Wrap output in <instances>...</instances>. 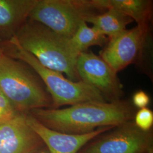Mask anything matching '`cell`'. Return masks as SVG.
Segmentation results:
<instances>
[{"label": "cell", "mask_w": 153, "mask_h": 153, "mask_svg": "<svg viewBox=\"0 0 153 153\" xmlns=\"http://www.w3.org/2000/svg\"><path fill=\"white\" fill-rule=\"evenodd\" d=\"M0 91L18 112L52 108V101L42 79L21 61L0 57Z\"/></svg>", "instance_id": "obj_3"}, {"label": "cell", "mask_w": 153, "mask_h": 153, "mask_svg": "<svg viewBox=\"0 0 153 153\" xmlns=\"http://www.w3.org/2000/svg\"><path fill=\"white\" fill-rule=\"evenodd\" d=\"M4 55V53H3V51H2V49L1 48V47H0V57L1 56H3Z\"/></svg>", "instance_id": "obj_19"}, {"label": "cell", "mask_w": 153, "mask_h": 153, "mask_svg": "<svg viewBox=\"0 0 153 153\" xmlns=\"http://www.w3.org/2000/svg\"><path fill=\"white\" fill-rule=\"evenodd\" d=\"M105 10L98 0H38L28 19L69 39L81 23Z\"/></svg>", "instance_id": "obj_5"}, {"label": "cell", "mask_w": 153, "mask_h": 153, "mask_svg": "<svg viewBox=\"0 0 153 153\" xmlns=\"http://www.w3.org/2000/svg\"><path fill=\"white\" fill-rule=\"evenodd\" d=\"M4 55L21 61L31 67L43 82L52 101V108L86 102H107L98 90L82 82H74L63 74L43 65L34 56L18 45L14 39L0 44Z\"/></svg>", "instance_id": "obj_4"}, {"label": "cell", "mask_w": 153, "mask_h": 153, "mask_svg": "<svg viewBox=\"0 0 153 153\" xmlns=\"http://www.w3.org/2000/svg\"><path fill=\"white\" fill-rule=\"evenodd\" d=\"M38 0H0V42L13 38Z\"/></svg>", "instance_id": "obj_11"}, {"label": "cell", "mask_w": 153, "mask_h": 153, "mask_svg": "<svg viewBox=\"0 0 153 153\" xmlns=\"http://www.w3.org/2000/svg\"><path fill=\"white\" fill-rule=\"evenodd\" d=\"M150 99L148 94L142 90H139L134 93L132 98L133 105L139 109L147 107Z\"/></svg>", "instance_id": "obj_17"}, {"label": "cell", "mask_w": 153, "mask_h": 153, "mask_svg": "<svg viewBox=\"0 0 153 153\" xmlns=\"http://www.w3.org/2000/svg\"><path fill=\"white\" fill-rule=\"evenodd\" d=\"M69 44L74 52L78 55L88 51L92 46L103 47L108 42V39L97 29L89 27L85 22H82L71 38Z\"/></svg>", "instance_id": "obj_14"}, {"label": "cell", "mask_w": 153, "mask_h": 153, "mask_svg": "<svg viewBox=\"0 0 153 153\" xmlns=\"http://www.w3.org/2000/svg\"><path fill=\"white\" fill-rule=\"evenodd\" d=\"M149 31V27L140 26L126 29L108 39L100 52V57L117 73L137 62L142 53Z\"/></svg>", "instance_id": "obj_8"}, {"label": "cell", "mask_w": 153, "mask_h": 153, "mask_svg": "<svg viewBox=\"0 0 153 153\" xmlns=\"http://www.w3.org/2000/svg\"><path fill=\"white\" fill-rule=\"evenodd\" d=\"M105 10L113 9L120 11L136 21L137 26L149 27L152 16L153 1L150 0H98Z\"/></svg>", "instance_id": "obj_12"}, {"label": "cell", "mask_w": 153, "mask_h": 153, "mask_svg": "<svg viewBox=\"0 0 153 153\" xmlns=\"http://www.w3.org/2000/svg\"><path fill=\"white\" fill-rule=\"evenodd\" d=\"M31 153H49L48 149L45 146H42L41 148H39L38 149L33 151V152Z\"/></svg>", "instance_id": "obj_18"}, {"label": "cell", "mask_w": 153, "mask_h": 153, "mask_svg": "<svg viewBox=\"0 0 153 153\" xmlns=\"http://www.w3.org/2000/svg\"><path fill=\"white\" fill-rule=\"evenodd\" d=\"M13 39L45 67L65 74L72 81H80L76 68L78 55L71 48L69 39L30 19L19 28Z\"/></svg>", "instance_id": "obj_2"}, {"label": "cell", "mask_w": 153, "mask_h": 153, "mask_svg": "<svg viewBox=\"0 0 153 153\" xmlns=\"http://www.w3.org/2000/svg\"><path fill=\"white\" fill-rule=\"evenodd\" d=\"M27 114L0 126V153H31L44 146L27 122Z\"/></svg>", "instance_id": "obj_9"}, {"label": "cell", "mask_w": 153, "mask_h": 153, "mask_svg": "<svg viewBox=\"0 0 153 153\" xmlns=\"http://www.w3.org/2000/svg\"><path fill=\"white\" fill-rule=\"evenodd\" d=\"M23 114L18 112L0 91V126L15 119Z\"/></svg>", "instance_id": "obj_16"}, {"label": "cell", "mask_w": 153, "mask_h": 153, "mask_svg": "<svg viewBox=\"0 0 153 153\" xmlns=\"http://www.w3.org/2000/svg\"><path fill=\"white\" fill-rule=\"evenodd\" d=\"M134 123L143 131L152 130L153 125V112L147 107L140 109L134 116Z\"/></svg>", "instance_id": "obj_15"}, {"label": "cell", "mask_w": 153, "mask_h": 153, "mask_svg": "<svg viewBox=\"0 0 153 153\" xmlns=\"http://www.w3.org/2000/svg\"><path fill=\"white\" fill-rule=\"evenodd\" d=\"M132 22L131 18L113 9H108L102 13L90 16L86 21L108 39L124 31L126 26Z\"/></svg>", "instance_id": "obj_13"}, {"label": "cell", "mask_w": 153, "mask_h": 153, "mask_svg": "<svg viewBox=\"0 0 153 153\" xmlns=\"http://www.w3.org/2000/svg\"><path fill=\"white\" fill-rule=\"evenodd\" d=\"M76 68L80 81L98 90L107 102L121 100L123 86L117 73L100 56L82 52L77 57Z\"/></svg>", "instance_id": "obj_7"}, {"label": "cell", "mask_w": 153, "mask_h": 153, "mask_svg": "<svg viewBox=\"0 0 153 153\" xmlns=\"http://www.w3.org/2000/svg\"><path fill=\"white\" fill-rule=\"evenodd\" d=\"M153 145L152 129L143 131L131 120L99 135L78 153H148Z\"/></svg>", "instance_id": "obj_6"}, {"label": "cell", "mask_w": 153, "mask_h": 153, "mask_svg": "<svg viewBox=\"0 0 153 153\" xmlns=\"http://www.w3.org/2000/svg\"><path fill=\"white\" fill-rule=\"evenodd\" d=\"M27 122L42 139L50 153H78L88 142L114 127L107 126L83 134H71L55 131L41 124L29 113Z\"/></svg>", "instance_id": "obj_10"}, {"label": "cell", "mask_w": 153, "mask_h": 153, "mask_svg": "<svg viewBox=\"0 0 153 153\" xmlns=\"http://www.w3.org/2000/svg\"><path fill=\"white\" fill-rule=\"evenodd\" d=\"M29 114L49 129L71 134H83L100 128L115 127L133 120V105L127 100L86 102L64 108H39Z\"/></svg>", "instance_id": "obj_1"}]
</instances>
